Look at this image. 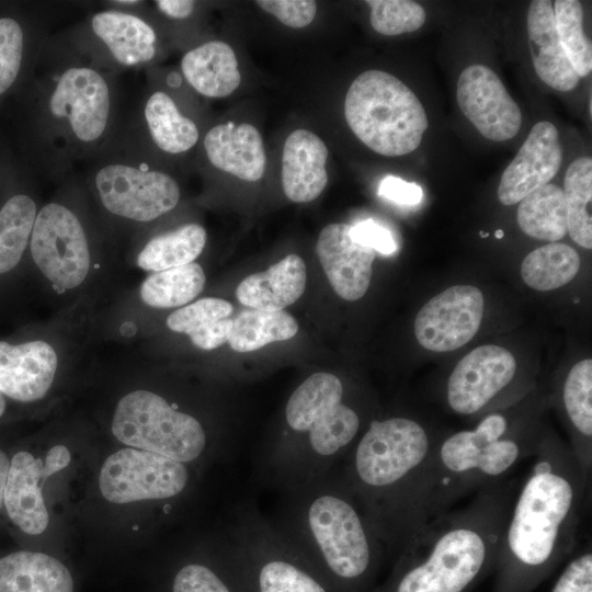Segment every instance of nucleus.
<instances>
[{
    "label": "nucleus",
    "instance_id": "1",
    "mask_svg": "<svg viewBox=\"0 0 592 592\" xmlns=\"http://www.w3.org/2000/svg\"><path fill=\"white\" fill-rule=\"evenodd\" d=\"M533 457L502 533L491 592H532L577 548L590 476L551 433Z\"/></svg>",
    "mask_w": 592,
    "mask_h": 592
},
{
    "label": "nucleus",
    "instance_id": "2",
    "mask_svg": "<svg viewBox=\"0 0 592 592\" xmlns=\"http://www.w3.org/2000/svg\"><path fill=\"white\" fill-rule=\"evenodd\" d=\"M442 434L410 415L372 419L339 470L391 562L426 523L423 483Z\"/></svg>",
    "mask_w": 592,
    "mask_h": 592
},
{
    "label": "nucleus",
    "instance_id": "3",
    "mask_svg": "<svg viewBox=\"0 0 592 592\" xmlns=\"http://www.w3.org/2000/svg\"><path fill=\"white\" fill-rule=\"evenodd\" d=\"M520 482L487 485L465 506L428 521L373 592H471L494 571Z\"/></svg>",
    "mask_w": 592,
    "mask_h": 592
},
{
    "label": "nucleus",
    "instance_id": "4",
    "mask_svg": "<svg viewBox=\"0 0 592 592\" xmlns=\"http://www.w3.org/2000/svg\"><path fill=\"white\" fill-rule=\"evenodd\" d=\"M335 592H373L385 548L339 470L284 492L271 520Z\"/></svg>",
    "mask_w": 592,
    "mask_h": 592
},
{
    "label": "nucleus",
    "instance_id": "5",
    "mask_svg": "<svg viewBox=\"0 0 592 592\" xmlns=\"http://www.w3.org/2000/svg\"><path fill=\"white\" fill-rule=\"evenodd\" d=\"M339 376L318 372L291 394L281 437L258 453L261 481L284 492L307 485L341 463L361 436L363 418Z\"/></svg>",
    "mask_w": 592,
    "mask_h": 592
},
{
    "label": "nucleus",
    "instance_id": "6",
    "mask_svg": "<svg viewBox=\"0 0 592 592\" xmlns=\"http://www.w3.org/2000/svg\"><path fill=\"white\" fill-rule=\"evenodd\" d=\"M543 434L535 417L502 411L485 414L473 429L442 434L424 477L426 522L464 497L508 478L521 462L536 454Z\"/></svg>",
    "mask_w": 592,
    "mask_h": 592
},
{
    "label": "nucleus",
    "instance_id": "7",
    "mask_svg": "<svg viewBox=\"0 0 592 592\" xmlns=\"http://www.w3.org/2000/svg\"><path fill=\"white\" fill-rule=\"evenodd\" d=\"M344 116L364 145L388 157L414 151L429 126L414 92L382 70H366L353 80L345 95Z\"/></svg>",
    "mask_w": 592,
    "mask_h": 592
},
{
    "label": "nucleus",
    "instance_id": "8",
    "mask_svg": "<svg viewBox=\"0 0 592 592\" xmlns=\"http://www.w3.org/2000/svg\"><path fill=\"white\" fill-rule=\"evenodd\" d=\"M229 539L248 592H335L251 503L232 509Z\"/></svg>",
    "mask_w": 592,
    "mask_h": 592
},
{
    "label": "nucleus",
    "instance_id": "9",
    "mask_svg": "<svg viewBox=\"0 0 592 592\" xmlns=\"http://www.w3.org/2000/svg\"><path fill=\"white\" fill-rule=\"evenodd\" d=\"M112 432L122 443L189 464L207 447V434L193 415L149 390L125 395L117 403Z\"/></svg>",
    "mask_w": 592,
    "mask_h": 592
},
{
    "label": "nucleus",
    "instance_id": "10",
    "mask_svg": "<svg viewBox=\"0 0 592 592\" xmlns=\"http://www.w3.org/2000/svg\"><path fill=\"white\" fill-rule=\"evenodd\" d=\"M189 481L184 463L134 447L109 456L99 478L101 493L113 503L172 499L186 489Z\"/></svg>",
    "mask_w": 592,
    "mask_h": 592
},
{
    "label": "nucleus",
    "instance_id": "11",
    "mask_svg": "<svg viewBox=\"0 0 592 592\" xmlns=\"http://www.w3.org/2000/svg\"><path fill=\"white\" fill-rule=\"evenodd\" d=\"M31 252L39 271L55 286H79L90 270V251L83 228L67 207L50 203L36 215Z\"/></svg>",
    "mask_w": 592,
    "mask_h": 592
},
{
    "label": "nucleus",
    "instance_id": "12",
    "mask_svg": "<svg viewBox=\"0 0 592 592\" xmlns=\"http://www.w3.org/2000/svg\"><path fill=\"white\" fill-rule=\"evenodd\" d=\"M516 371V360L505 348L485 344L474 349L455 365L447 377V407L462 417L483 412L510 391Z\"/></svg>",
    "mask_w": 592,
    "mask_h": 592
},
{
    "label": "nucleus",
    "instance_id": "13",
    "mask_svg": "<svg viewBox=\"0 0 592 592\" xmlns=\"http://www.w3.org/2000/svg\"><path fill=\"white\" fill-rule=\"evenodd\" d=\"M95 184L107 210L137 221L158 218L173 209L180 200L179 186L168 174L125 164L102 168Z\"/></svg>",
    "mask_w": 592,
    "mask_h": 592
},
{
    "label": "nucleus",
    "instance_id": "14",
    "mask_svg": "<svg viewBox=\"0 0 592 592\" xmlns=\"http://www.w3.org/2000/svg\"><path fill=\"white\" fill-rule=\"evenodd\" d=\"M485 309L481 291L454 285L432 297L414 319L419 344L433 352H448L468 343L480 328Z\"/></svg>",
    "mask_w": 592,
    "mask_h": 592
},
{
    "label": "nucleus",
    "instance_id": "15",
    "mask_svg": "<svg viewBox=\"0 0 592 592\" xmlns=\"http://www.w3.org/2000/svg\"><path fill=\"white\" fill-rule=\"evenodd\" d=\"M456 99L463 114L487 139L505 141L522 125V114L500 78L483 65L465 68L457 81Z\"/></svg>",
    "mask_w": 592,
    "mask_h": 592
},
{
    "label": "nucleus",
    "instance_id": "16",
    "mask_svg": "<svg viewBox=\"0 0 592 592\" xmlns=\"http://www.w3.org/2000/svg\"><path fill=\"white\" fill-rule=\"evenodd\" d=\"M70 453L64 445L52 447L45 458L29 452L16 453L9 467L3 502L11 521L24 533L37 535L48 525L42 486L46 479L67 467Z\"/></svg>",
    "mask_w": 592,
    "mask_h": 592
},
{
    "label": "nucleus",
    "instance_id": "17",
    "mask_svg": "<svg viewBox=\"0 0 592 592\" xmlns=\"http://www.w3.org/2000/svg\"><path fill=\"white\" fill-rule=\"evenodd\" d=\"M561 163L558 129L548 121L536 123L501 175L499 201L506 206L520 203L533 191L548 184Z\"/></svg>",
    "mask_w": 592,
    "mask_h": 592
},
{
    "label": "nucleus",
    "instance_id": "18",
    "mask_svg": "<svg viewBox=\"0 0 592 592\" xmlns=\"http://www.w3.org/2000/svg\"><path fill=\"white\" fill-rule=\"evenodd\" d=\"M49 105L54 115L68 117L80 140L93 141L103 134L107 123L109 88L96 71L70 68L60 77Z\"/></svg>",
    "mask_w": 592,
    "mask_h": 592
},
{
    "label": "nucleus",
    "instance_id": "19",
    "mask_svg": "<svg viewBox=\"0 0 592 592\" xmlns=\"http://www.w3.org/2000/svg\"><path fill=\"white\" fill-rule=\"evenodd\" d=\"M350 227L342 223L327 225L319 234L316 253L337 295L355 301L369 287L376 252L353 241Z\"/></svg>",
    "mask_w": 592,
    "mask_h": 592
},
{
    "label": "nucleus",
    "instance_id": "20",
    "mask_svg": "<svg viewBox=\"0 0 592 592\" xmlns=\"http://www.w3.org/2000/svg\"><path fill=\"white\" fill-rule=\"evenodd\" d=\"M57 354L45 341L18 345L0 341V391L18 401L43 398L57 369Z\"/></svg>",
    "mask_w": 592,
    "mask_h": 592
},
{
    "label": "nucleus",
    "instance_id": "21",
    "mask_svg": "<svg viewBox=\"0 0 592 592\" xmlns=\"http://www.w3.org/2000/svg\"><path fill=\"white\" fill-rule=\"evenodd\" d=\"M328 148L307 129H295L285 139L282 155V186L288 200L307 203L317 198L328 182Z\"/></svg>",
    "mask_w": 592,
    "mask_h": 592
},
{
    "label": "nucleus",
    "instance_id": "22",
    "mask_svg": "<svg viewBox=\"0 0 592 592\" xmlns=\"http://www.w3.org/2000/svg\"><path fill=\"white\" fill-rule=\"evenodd\" d=\"M526 26L532 61L537 76L557 91L573 90L579 84L580 77L561 47L553 2L532 1L527 10Z\"/></svg>",
    "mask_w": 592,
    "mask_h": 592
},
{
    "label": "nucleus",
    "instance_id": "23",
    "mask_svg": "<svg viewBox=\"0 0 592 592\" xmlns=\"http://www.w3.org/2000/svg\"><path fill=\"white\" fill-rule=\"evenodd\" d=\"M206 155L217 169L254 182L265 170L266 156L259 130L251 124L232 122L213 127L205 136Z\"/></svg>",
    "mask_w": 592,
    "mask_h": 592
},
{
    "label": "nucleus",
    "instance_id": "24",
    "mask_svg": "<svg viewBox=\"0 0 592 592\" xmlns=\"http://www.w3.org/2000/svg\"><path fill=\"white\" fill-rule=\"evenodd\" d=\"M306 264L297 254H288L266 271L243 278L237 299L253 309L278 311L294 304L305 292Z\"/></svg>",
    "mask_w": 592,
    "mask_h": 592
},
{
    "label": "nucleus",
    "instance_id": "25",
    "mask_svg": "<svg viewBox=\"0 0 592 592\" xmlns=\"http://www.w3.org/2000/svg\"><path fill=\"white\" fill-rule=\"evenodd\" d=\"M570 429V449L582 470L592 467V360L577 362L566 375L559 394Z\"/></svg>",
    "mask_w": 592,
    "mask_h": 592
},
{
    "label": "nucleus",
    "instance_id": "26",
    "mask_svg": "<svg viewBox=\"0 0 592 592\" xmlns=\"http://www.w3.org/2000/svg\"><path fill=\"white\" fill-rule=\"evenodd\" d=\"M181 68L187 82L209 98L228 96L241 81L235 52L221 41L207 42L186 53Z\"/></svg>",
    "mask_w": 592,
    "mask_h": 592
},
{
    "label": "nucleus",
    "instance_id": "27",
    "mask_svg": "<svg viewBox=\"0 0 592 592\" xmlns=\"http://www.w3.org/2000/svg\"><path fill=\"white\" fill-rule=\"evenodd\" d=\"M0 592H73V581L56 558L16 551L0 558Z\"/></svg>",
    "mask_w": 592,
    "mask_h": 592
},
{
    "label": "nucleus",
    "instance_id": "28",
    "mask_svg": "<svg viewBox=\"0 0 592 592\" xmlns=\"http://www.w3.org/2000/svg\"><path fill=\"white\" fill-rule=\"evenodd\" d=\"M92 29L123 65H138L155 55L153 30L133 14L116 11L96 13L92 19Z\"/></svg>",
    "mask_w": 592,
    "mask_h": 592
},
{
    "label": "nucleus",
    "instance_id": "29",
    "mask_svg": "<svg viewBox=\"0 0 592 592\" xmlns=\"http://www.w3.org/2000/svg\"><path fill=\"white\" fill-rule=\"evenodd\" d=\"M232 310V305L225 299L205 297L170 314L167 326L174 332L187 334L195 346L213 350L228 341Z\"/></svg>",
    "mask_w": 592,
    "mask_h": 592
},
{
    "label": "nucleus",
    "instance_id": "30",
    "mask_svg": "<svg viewBox=\"0 0 592 592\" xmlns=\"http://www.w3.org/2000/svg\"><path fill=\"white\" fill-rule=\"evenodd\" d=\"M516 220L521 230L532 238L560 240L568 232L563 190L548 183L533 191L520 202Z\"/></svg>",
    "mask_w": 592,
    "mask_h": 592
},
{
    "label": "nucleus",
    "instance_id": "31",
    "mask_svg": "<svg viewBox=\"0 0 592 592\" xmlns=\"http://www.w3.org/2000/svg\"><path fill=\"white\" fill-rule=\"evenodd\" d=\"M298 331L296 319L284 310L244 309L232 319L228 343L234 351L251 352L264 345L285 341Z\"/></svg>",
    "mask_w": 592,
    "mask_h": 592
},
{
    "label": "nucleus",
    "instance_id": "32",
    "mask_svg": "<svg viewBox=\"0 0 592 592\" xmlns=\"http://www.w3.org/2000/svg\"><path fill=\"white\" fill-rule=\"evenodd\" d=\"M580 257L570 246L550 242L530 252L521 264L524 283L536 291H551L569 283L578 274Z\"/></svg>",
    "mask_w": 592,
    "mask_h": 592
},
{
    "label": "nucleus",
    "instance_id": "33",
    "mask_svg": "<svg viewBox=\"0 0 592 592\" xmlns=\"http://www.w3.org/2000/svg\"><path fill=\"white\" fill-rule=\"evenodd\" d=\"M205 243V229L197 224H187L152 238L139 253L137 264L153 272L189 264L202 253Z\"/></svg>",
    "mask_w": 592,
    "mask_h": 592
},
{
    "label": "nucleus",
    "instance_id": "34",
    "mask_svg": "<svg viewBox=\"0 0 592 592\" xmlns=\"http://www.w3.org/2000/svg\"><path fill=\"white\" fill-rule=\"evenodd\" d=\"M145 117L153 141L163 151H186L198 139L194 122L181 115L173 100L164 92H155L148 99Z\"/></svg>",
    "mask_w": 592,
    "mask_h": 592
},
{
    "label": "nucleus",
    "instance_id": "35",
    "mask_svg": "<svg viewBox=\"0 0 592 592\" xmlns=\"http://www.w3.org/2000/svg\"><path fill=\"white\" fill-rule=\"evenodd\" d=\"M205 282L202 266L192 262L149 275L141 284L140 297L150 307H178L200 295Z\"/></svg>",
    "mask_w": 592,
    "mask_h": 592
},
{
    "label": "nucleus",
    "instance_id": "36",
    "mask_svg": "<svg viewBox=\"0 0 592 592\" xmlns=\"http://www.w3.org/2000/svg\"><path fill=\"white\" fill-rule=\"evenodd\" d=\"M171 592H248L231 540L219 566L193 561L179 568Z\"/></svg>",
    "mask_w": 592,
    "mask_h": 592
},
{
    "label": "nucleus",
    "instance_id": "37",
    "mask_svg": "<svg viewBox=\"0 0 592 592\" xmlns=\"http://www.w3.org/2000/svg\"><path fill=\"white\" fill-rule=\"evenodd\" d=\"M567 205V227L579 246L592 248V159L580 157L568 167L563 181Z\"/></svg>",
    "mask_w": 592,
    "mask_h": 592
},
{
    "label": "nucleus",
    "instance_id": "38",
    "mask_svg": "<svg viewBox=\"0 0 592 592\" xmlns=\"http://www.w3.org/2000/svg\"><path fill=\"white\" fill-rule=\"evenodd\" d=\"M36 205L27 195L10 197L0 209V274L20 262L36 218Z\"/></svg>",
    "mask_w": 592,
    "mask_h": 592
},
{
    "label": "nucleus",
    "instance_id": "39",
    "mask_svg": "<svg viewBox=\"0 0 592 592\" xmlns=\"http://www.w3.org/2000/svg\"><path fill=\"white\" fill-rule=\"evenodd\" d=\"M553 9L561 47L577 75L587 77L592 70V47L583 31L581 3L577 0H556Z\"/></svg>",
    "mask_w": 592,
    "mask_h": 592
},
{
    "label": "nucleus",
    "instance_id": "40",
    "mask_svg": "<svg viewBox=\"0 0 592 592\" xmlns=\"http://www.w3.org/2000/svg\"><path fill=\"white\" fill-rule=\"evenodd\" d=\"M369 21L373 29L383 35L394 36L420 29L425 22L421 4L409 0H368Z\"/></svg>",
    "mask_w": 592,
    "mask_h": 592
},
{
    "label": "nucleus",
    "instance_id": "41",
    "mask_svg": "<svg viewBox=\"0 0 592 592\" xmlns=\"http://www.w3.org/2000/svg\"><path fill=\"white\" fill-rule=\"evenodd\" d=\"M23 33L12 19H0V94L14 82L21 66Z\"/></svg>",
    "mask_w": 592,
    "mask_h": 592
},
{
    "label": "nucleus",
    "instance_id": "42",
    "mask_svg": "<svg viewBox=\"0 0 592 592\" xmlns=\"http://www.w3.org/2000/svg\"><path fill=\"white\" fill-rule=\"evenodd\" d=\"M550 592H592V550L590 544L571 557Z\"/></svg>",
    "mask_w": 592,
    "mask_h": 592
},
{
    "label": "nucleus",
    "instance_id": "43",
    "mask_svg": "<svg viewBox=\"0 0 592 592\" xmlns=\"http://www.w3.org/2000/svg\"><path fill=\"white\" fill-rule=\"evenodd\" d=\"M257 4L293 29L309 25L317 12V3L312 0H259Z\"/></svg>",
    "mask_w": 592,
    "mask_h": 592
},
{
    "label": "nucleus",
    "instance_id": "44",
    "mask_svg": "<svg viewBox=\"0 0 592 592\" xmlns=\"http://www.w3.org/2000/svg\"><path fill=\"white\" fill-rule=\"evenodd\" d=\"M350 237L353 241L382 254H391L397 249L391 232L372 219L351 225Z\"/></svg>",
    "mask_w": 592,
    "mask_h": 592
},
{
    "label": "nucleus",
    "instance_id": "45",
    "mask_svg": "<svg viewBox=\"0 0 592 592\" xmlns=\"http://www.w3.org/2000/svg\"><path fill=\"white\" fill-rule=\"evenodd\" d=\"M378 194L400 205H417L421 202L422 189L400 178L388 175L379 184Z\"/></svg>",
    "mask_w": 592,
    "mask_h": 592
},
{
    "label": "nucleus",
    "instance_id": "46",
    "mask_svg": "<svg viewBox=\"0 0 592 592\" xmlns=\"http://www.w3.org/2000/svg\"><path fill=\"white\" fill-rule=\"evenodd\" d=\"M156 3L164 14L175 19L189 16L194 9V1L190 0H159Z\"/></svg>",
    "mask_w": 592,
    "mask_h": 592
},
{
    "label": "nucleus",
    "instance_id": "47",
    "mask_svg": "<svg viewBox=\"0 0 592 592\" xmlns=\"http://www.w3.org/2000/svg\"><path fill=\"white\" fill-rule=\"evenodd\" d=\"M10 467V462L7 455L0 451V509L3 502V493L7 481V476Z\"/></svg>",
    "mask_w": 592,
    "mask_h": 592
},
{
    "label": "nucleus",
    "instance_id": "48",
    "mask_svg": "<svg viewBox=\"0 0 592 592\" xmlns=\"http://www.w3.org/2000/svg\"><path fill=\"white\" fill-rule=\"evenodd\" d=\"M5 409V400L3 394L0 391V417L3 414Z\"/></svg>",
    "mask_w": 592,
    "mask_h": 592
},
{
    "label": "nucleus",
    "instance_id": "49",
    "mask_svg": "<svg viewBox=\"0 0 592 592\" xmlns=\"http://www.w3.org/2000/svg\"><path fill=\"white\" fill-rule=\"evenodd\" d=\"M116 2H117V3H124V4H135V3H137L138 1H136V0H130V1H129V0H125V1H121V0H119V1H116Z\"/></svg>",
    "mask_w": 592,
    "mask_h": 592
},
{
    "label": "nucleus",
    "instance_id": "50",
    "mask_svg": "<svg viewBox=\"0 0 592 592\" xmlns=\"http://www.w3.org/2000/svg\"><path fill=\"white\" fill-rule=\"evenodd\" d=\"M497 232H498V234H497V237H501V236H502V231H501V230H500V231H497Z\"/></svg>",
    "mask_w": 592,
    "mask_h": 592
}]
</instances>
